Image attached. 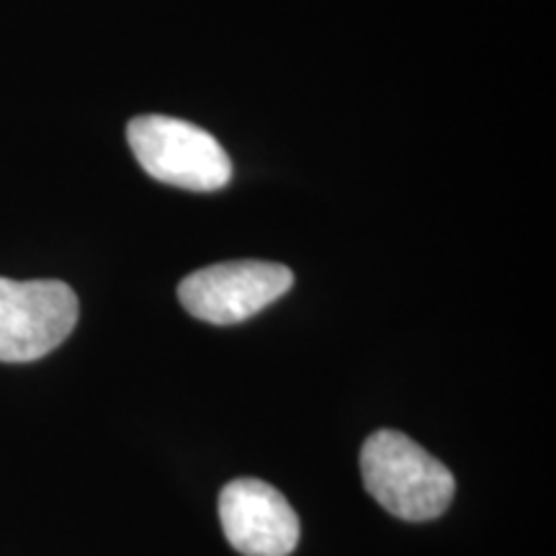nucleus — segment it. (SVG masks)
<instances>
[{"label":"nucleus","mask_w":556,"mask_h":556,"mask_svg":"<svg viewBox=\"0 0 556 556\" xmlns=\"http://www.w3.org/2000/svg\"><path fill=\"white\" fill-rule=\"evenodd\" d=\"M78 325V296L62 281L0 278V361L26 364L65 343Z\"/></svg>","instance_id":"3"},{"label":"nucleus","mask_w":556,"mask_h":556,"mask_svg":"<svg viewBox=\"0 0 556 556\" xmlns=\"http://www.w3.org/2000/svg\"><path fill=\"white\" fill-rule=\"evenodd\" d=\"M222 531L242 556H289L299 544V516L261 479H235L219 495Z\"/></svg>","instance_id":"5"},{"label":"nucleus","mask_w":556,"mask_h":556,"mask_svg":"<svg viewBox=\"0 0 556 556\" xmlns=\"http://www.w3.org/2000/svg\"><path fill=\"white\" fill-rule=\"evenodd\" d=\"M127 137L137 163L160 184L217 191L232 178V160L217 137L191 122L160 114L137 116L129 122Z\"/></svg>","instance_id":"2"},{"label":"nucleus","mask_w":556,"mask_h":556,"mask_svg":"<svg viewBox=\"0 0 556 556\" xmlns=\"http://www.w3.org/2000/svg\"><path fill=\"white\" fill-rule=\"evenodd\" d=\"M294 283L281 263L235 261L186 276L178 299L193 317L208 325H238L255 317Z\"/></svg>","instance_id":"4"},{"label":"nucleus","mask_w":556,"mask_h":556,"mask_svg":"<svg viewBox=\"0 0 556 556\" xmlns=\"http://www.w3.org/2000/svg\"><path fill=\"white\" fill-rule=\"evenodd\" d=\"M361 477L368 495L409 523L443 516L456 492L448 467L397 430H377L366 438Z\"/></svg>","instance_id":"1"}]
</instances>
